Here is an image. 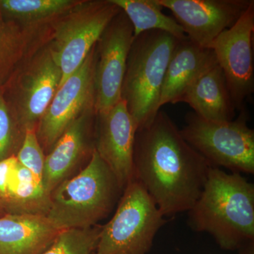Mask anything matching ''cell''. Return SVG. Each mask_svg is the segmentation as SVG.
I'll return each instance as SVG.
<instances>
[{
	"instance_id": "cell-12",
	"label": "cell",
	"mask_w": 254,
	"mask_h": 254,
	"mask_svg": "<svg viewBox=\"0 0 254 254\" xmlns=\"http://www.w3.org/2000/svg\"><path fill=\"white\" fill-rule=\"evenodd\" d=\"M170 10L192 43L210 49L219 35L232 27L252 0H156Z\"/></svg>"
},
{
	"instance_id": "cell-15",
	"label": "cell",
	"mask_w": 254,
	"mask_h": 254,
	"mask_svg": "<svg viewBox=\"0 0 254 254\" xmlns=\"http://www.w3.org/2000/svg\"><path fill=\"white\" fill-rule=\"evenodd\" d=\"M60 232L46 215L5 213L0 216V254H42Z\"/></svg>"
},
{
	"instance_id": "cell-24",
	"label": "cell",
	"mask_w": 254,
	"mask_h": 254,
	"mask_svg": "<svg viewBox=\"0 0 254 254\" xmlns=\"http://www.w3.org/2000/svg\"><path fill=\"white\" fill-rule=\"evenodd\" d=\"M46 156L36 134V128L25 130L22 143L16 154L18 163L42 182Z\"/></svg>"
},
{
	"instance_id": "cell-10",
	"label": "cell",
	"mask_w": 254,
	"mask_h": 254,
	"mask_svg": "<svg viewBox=\"0 0 254 254\" xmlns=\"http://www.w3.org/2000/svg\"><path fill=\"white\" fill-rule=\"evenodd\" d=\"M254 1L228 29L210 45L226 80L236 110L243 109L254 91Z\"/></svg>"
},
{
	"instance_id": "cell-20",
	"label": "cell",
	"mask_w": 254,
	"mask_h": 254,
	"mask_svg": "<svg viewBox=\"0 0 254 254\" xmlns=\"http://www.w3.org/2000/svg\"><path fill=\"white\" fill-rule=\"evenodd\" d=\"M125 13L131 22L133 37L149 31L170 33L180 41L188 39L176 20L163 12L156 0H110Z\"/></svg>"
},
{
	"instance_id": "cell-1",
	"label": "cell",
	"mask_w": 254,
	"mask_h": 254,
	"mask_svg": "<svg viewBox=\"0 0 254 254\" xmlns=\"http://www.w3.org/2000/svg\"><path fill=\"white\" fill-rule=\"evenodd\" d=\"M182 136L165 112L137 130L133 174L164 216L188 212L213 167Z\"/></svg>"
},
{
	"instance_id": "cell-11",
	"label": "cell",
	"mask_w": 254,
	"mask_h": 254,
	"mask_svg": "<svg viewBox=\"0 0 254 254\" xmlns=\"http://www.w3.org/2000/svg\"><path fill=\"white\" fill-rule=\"evenodd\" d=\"M133 29L122 10L112 20L96 45L95 110L105 113L121 100L122 87Z\"/></svg>"
},
{
	"instance_id": "cell-26",
	"label": "cell",
	"mask_w": 254,
	"mask_h": 254,
	"mask_svg": "<svg viewBox=\"0 0 254 254\" xmlns=\"http://www.w3.org/2000/svg\"><path fill=\"white\" fill-rule=\"evenodd\" d=\"M242 254H254V246H247V250L245 249Z\"/></svg>"
},
{
	"instance_id": "cell-21",
	"label": "cell",
	"mask_w": 254,
	"mask_h": 254,
	"mask_svg": "<svg viewBox=\"0 0 254 254\" xmlns=\"http://www.w3.org/2000/svg\"><path fill=\"white\" fill-rule=\"evenodd\" d=\"M34 32L20 28L0 12V88L30 57Z\"/></svg>"
},
{
	"instance_id": "cell-18",
	"label": "cell",
	"mask_w": 254,
	"mask_h": 254,
	"mask_svg": "<svg viewBox=\"0 0 254 254\" xmlns=\"http://www.w3.org/2000/svg\"><path fill=\"white\" fill-rule=\"evenodd\" d=\"M50 203V195L42 182L17 162L10 174L6 196L1 202L4 211L46 215Z\"/></svg>"
},
{
	"instance_id": "cell-14",
	"label": "cell",
	"mask_w": 254,
	"mask_h": 254,
	"mask_svg": "<svg viewBox=\"0 0 254 254\" xmlns=\"http://www.w3.org/2000/svg\"><path fill=\"white\" fill-rule=\"evenodd\" d=\"M95 110L73 122L46 156L42 184L50 195L63 182L73 176L78 164L90 150L89 137Z\"/></svg>"
},
{
	"instance_id": "cell-2",
	"label": "cell",
	"mask_w": 254,
	"mask_h": 254,
	"mask_svg": "<svg viewBox=\"0 0 254 254\" xmlns=\"http://www.w3.org/2000/svg\"><path fill=\"white\" fill-rule=\"evenodd\" d=\"M188 213L192 229L208 232L224 250H237L254 242V186L240 173L212 167Z\"/></svg>"
},
{
	"instance_id": "cell-25",
	"label": "cell",
	"mask_w": 254,
	"mask_h": 254,
	"mask_svg": "<svg viewBox=\"0 0 254 254\" xmlns=\"http://www.w3.org/2000/svg\"><path fill=\"white\" fill-rule=\"evenodd\" d=\"M18 160L16 155H12L0 161V203L4 200L6 196V189L10 174Z\"/></svg>"
},
{
	"instance_id": "cell-27",
	"label": "cell",
	"mask_w": 254,
	"mask_h": 254,
	"mask_svg": "<svg viewBox=\"0 0 254 254\" xmlns=\"http://www.w3.org/2000/svg\"><path fill=\"white\" fill-rule=\"evenodd\" d=\"M4 212L5 211L4 210V209H3L2 206H1V203H0V216H1V215H4V214L5 213H4Z\"/></svg>"
},
{
	"instance_id": "cell-4",
	"label": "cell",
	"mask_w": 254,
	"mask_h": 254,
	"mask_svg": "<svg viewBox=\"0 0 254 254\" xmlns=\"http://www.w3.org/2000/svg\"><path fill=\"white\" fill-rule=\"evenodd\" d=\"M180 40L161 31L135 37L127 58L121 99L134 120L137 130L148 125L159 111L164 78Z\"/></svg>"
},
{
	"instance_id": "cell-5",
	"label": "cell",
	"mask_w": 254,
	"mask_h": 254,
	"mask_svg": "<svg viewBox=\"0 0 254 254\" xmlns=\"http://www.w3.org/2000/svg\"><path fill=\"white\" fill-rule=\"evenodd\" d=\"M165 217L136 179L123 190L116 211L103 225L94 254H147Z\"/></svg>"
},
{
	"instance_id": "cell-23",
	"label": "cell",
	"mask_w": 254,
	"mask_h": 254,
	"mask_svg": "<svg viewBox=\"0 0 254 254\" xmlns=\"http://www.w3.org/2000/svg\"><path fill=\"white\" fill-rule=\"evenodd\" d=\"M24 132L19 127L14 114L0 88V161L17 153Z\"/></svg>"
},
{
	"instance_id": "cell-8",
	"label": "cell",
	"mask_w": 254,
	"mask_h": 254,
	"mask_svg": "<svg viewBox=\"0 0 254 254\" xmlns=\"http://www.w3.org/2000/svg\"><path fill=\"white\" fill-rule=\"evenodd\" d=\"M48 46L36 50L3 87L5 99L23 132L36 128L62 81Z\"/></svg>"
},
{
	"instance_id": "cell-7",
	"label": "cell",
	"mask_w": 254,
	"mask_h": 254,
	"mask_svg": "<svg viewBox=\"0 0 254 254\" xmlns=\"http://www.w3.org/2000/svg\"><path fill=\"white\" fill-rule=\"evenodd\" d=\"M182 136L213 166L232 173H254V131L242 111L229 122L204 120L194 113L187 114Z\"/></svg>"
},
{
	"instance_id": "cell-17",
	"label": "cell",
	"mask_w": 254,
	"mask_h": 254,
	"mask_svg": "<svg viewBox=\"0 0 254 254\" xmlns=\"http://www.w3.org/2000/svg\"><path fill=\"white\" fill-rule=\"evenodd\" d=\"M178 103H187L195 114L209 121H232L235 117L236 108L218 64L201 73L182 95Z\"/></svg>"
},
{
	"instance_id": "cell-19",
	"label": "cell",
	"mask_w": 254,
	"mask_h": 254,
	"mask_svg": "<svg viewBox=\"0 0 254 254\" xmlns=\"http://www.w3.org/2000/svg\"><path fill=\"white\" fill-rule=\"evenodd\" d=\"M81 2L79 0H0V12L20 28L36 33Z\"/></svg>"
},
{
	"instance_id": "cell-3",
	"label": "cell",
	"mask_w": 254,
	"mask_h": 254,
	"mask_svg": "<svg viewBox=\"0 0 254 254\" xmlns=\"http://www.w3.org/2000/svg\"><path fill=\"white\" fill-rule=\"evenodd\" d=\"M123 190L94 149L85 168L52 192L46 217L59 231L89 228L111 213Z\"/></svg>"
},
{
	"instance_id": "cell-9",
	"label": "cell",
	"mask_w": 254,
	"mask_h": 254,
	"mask_svg": "<svg viewBox=\"0 0 254 254\" xmlns=\"http://www.w3.org/2000/svg\"><path fill=\"white\" fill-rule=\"evenodd\" d=\"M96 45L79 68L60 85L40 120L36 134L43 150L50 152L74 120L95 110Z\"/></svg>"
},
{
	"instance_id": "cell-13",
	"label": "cell",
	"mask_w": 254,
	"mask_h": 254,
	"mask_svg": "<svg viewBox=\"0 0 254 254\" xmlns=\"http://www.w3.org/2000/svg\"><path fill=\"white\" fill-rule=\"evenodd\" d=\"M96 118L95 150L109 167L124 190L134 177L136 123L123 100L108 111L98 114Z\"/></svg>"
},
{
	"instance_id": "cell-16",
	"label": "cell",
	"mask_w": 254,
	"mask_h": 254,
	"mask_svg": "<svg viewBox=\"0 0 254 254\" xmlns=\"http://www.w3.org/2000/svg\"><path fill=\"white\" fill-rule=\"evenodd\" d=\"M216 64V58L211 49L201 48L189 39L179 42L164 78L159 110L168 103H178L188 87Z\"/></svg>"
},
{
	"instance_id": "cell-6",
	"label": "cell",
	"mask_w": 254,
	"mask_h": 254,
	"mask_svg": "<svg viewBox=\"0 0 254 254\" xmlns=\"http://www.w3.org/2000/svg\"><path fill=\"white\" fill-rule=\"evenodd\" d=\"M120 10L110 0L81 1L50 24L48 47L61 69L60 85L79 68Z\"/></svg>"
},
{
	"instance_id": "cell-22",
	"label": "cell",
	"mask_w": 254,
	"mask_h": 254,
	"mask_svg": "<svg viewBox=\"0 0 254 254\" xmlns=\"http://www.w3.org/2000/svg\"><path fill=\"white\" fill-rule=\"evenodd\" d=\"M103 225L62 230L42 254H94Z\"/></svg>"
}]
</instances>
